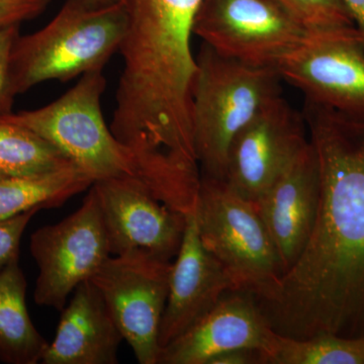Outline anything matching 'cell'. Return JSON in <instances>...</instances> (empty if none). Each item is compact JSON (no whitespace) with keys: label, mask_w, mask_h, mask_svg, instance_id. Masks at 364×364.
Here are the masks:
<instances>
[{"label":"cell","mask_w":364,"mask_h":364,"mask_svg":"<svg viewBox=\"0 0 364 364\" xmlns=\"http://www.w3.org/2000/svg\"><path fill=\"white\" fill-rule=\"evenodd\" d=\"M304 117L320 166L317 221L296 264L255 299L280 336H364V119L306 100Z\"/></svg>","instance_id":"1"},{"label":"cell","mask_w":364,"mask_h":364,"mask_svg":"<svg viewBox=\"0 0 364 364\" xmlns=\"http://www.w3.org/2000/svg\"><path fill=\"white\" fill-rule=\"evenodd\" d=\"M128 25L124 2L91 4L66 0L44 28L14 43L9 67L14 95L45 81L61 82L87 72L104 70L119 51Z\"/></svg>","instance_id":"2"},{"label":"cell","mask_w":364,"mask_h":364,"mask_svg":"<svg viewBox=\"0 0 364 364\" xmlns=\"http://www.w3.org/2000/svg\"><path fill=\"white\" fill-rule=\"evenodd\" d=\"M193 140L200 176L224 181L234 136L282 95L277 69L223 56L203 43L196 57Z\"/></svg>","instance_id":"3"},{"label":"cell","mask_w":364,"mask_h":364,"mask_svg":"<svg viewBox=\"0 0 364 364\" xmlns=\"http://www.w3.org/2000/svg\"><path fill=\"white\" fill-rule=\"evenodd\" d=\"M102 71L83 74L65 95L46 107L0 117L25 127L53 144L95 181L135 178L154 193L150 177L136 153L119 142L105 124L100 107L107 86Z\"/></svg>","instance_id":"4"},{"label":"cell","mask_w":364,"mask_h":364,"mask_svg":"<svg viewBox=\"0 0 364 364\" xmlns=\"http://www.w3.org/2000/svg\"><path fill=\"white\" fill-rule=\"evenodd\" d=\"M195 212L203 246L221 262L236 289L259 298L279 282L284 265L255 203L226 182L200 176Z\"/></svg>","instance_id":"5"},{"label":"cell","mask_w":364,"mask_h":364,"mask_svg":"<svg viewBox=\"0 0 364 364\" xmlns=\"http://www.w3.org/2000/svg\"><path fill=\"white\" fill-rule=\"evenodd\" d=\"M193 33L223 56L274 69L318 35L272 0H202Z\"/></svg>","instance_id":"6"},{"label":"cell","mask_w":364,"mask_h":364,"mask_svg":"<svg viewBox=\"0 0 364 364\" xmlns=\"http://www.w3.org/2000/svg\"><path fill=\"white\" fill-rule=\"evenodd\" d=\"M172 262L143 252L111 255L91 277L140 364H158Z\"/></svg>","instance_id":"7"},{"label":"cell","mask_w":364,"mask_h":364,"mask_svg":"<svg viewBox=\"0 0 364 364\" xmlns=\"http://www.w3.org/2000/svg\"><path fill=\"white\" fill-rule=\"evenodd\" d=\"M88 191L77 210L31 237V254L39 268L33 291L38 306L61 312L74 289L112 255L97 195L91 186Z\"/></svg>","instance_id":"8"},{"label":"cell","mask_w":364,"mask_h":364,"mask_svg":"<svg viewBox=\"0 0 364 364\" xmlns=\"http://www.w3.org/2000/svg\"><path fill=\"white\" fill-rule=\"evenodd\" d=\"M306 121L280 95L261 109L232 140L224 181L256 203L309 144Z\"/></svg>","instance_id":"9"},{"label":"cell","mask_w":364,"mask_h":364,"mask_svg":"<svg viewBox=\"0 0 364 364\" xmlns=\"http://www.w3.org/2000/svg\"><path fill=\"white\" fill-rule=\"evenodd\" d=\"M275 69L309 102L364 119V44L355 28L315 36Z\"/></svg>","instance_id":"10"},{"label":"cell","mask_w":364,"mask_h":364,"mask_svg":"<svg viewBox=\"0 0 364 364\" xmlns=\"http://www.w3.org/2000/svg\"><path fill=\"white\" fill-rule=\"evenodd\" d=\"M112 255L143 251L171 261L181 248L186 215L169 208L144 182L105 178L93 182Z\"/></svg>","instance_id":"11"},{"label":"cell","mask_w":364,"mask_h":364,"mask_svg":"<svg viewBox=\"0 0 364 364\" xmlns=\"http://www.w3.org/2000/svg\"><path fill=\"white\" fill-rule=\"evenodd\" d=\"M277 339L253 294L234 289L188 331L163 347L158 364H208L218 354L238 348L262 351L267 364Z\"/></svg>","instance_id":"12"},{"label":"cell","mask_w":364,"mask_h":364,"mask_svg":"<svg viewBox=\"0 0 364 364\" xmlns=\"http://www.w3.org/2000/svg\"><path fill=\"white\" fill-rule=\"evenodd\" d=\"M234 289L233 280L221 262L203 246L193 208L186 214L181 248L172 263L168 296L159 328L161 349L188 331L227 291Z\"/></svg>","instance_id":"13"},{"label":"cell","mask_w":364,"mask_h":364,"mask_svg":"<svg viewBox=\"0 0 364 364\" xmlns=\"http://www.w3.org/2000/svg\"><path fill=\"white\" fill-rule=\"evenodd\" d=\"M321 200L320 166L309 144L255 203L279 254L284 273L305 250L317 221Z\"/></svg>","instance_id":"14"},{"label":"cell","mask_w":364,"mask_h":364,"mask_svg":"<svg viewBox=\"0 0 364 364\" xmlns=\"http://www.w3.org/2000/svg\"><path fill=\"white\" fill-rule=\"evenodd\" d=\"M43 364H117L124 340L105 299L90 279L81 282L61 311Z\"/></svg>","instance_id":"15"},{"label":"cell","mask_w":364,"mask_h":364,"mask_svg":"<svg viewBox=\"0 0 364 364\" xmlns=\"http://www.w3.org/2000/svg\"><path fill=\"white\" fill-rule=\"evenodd\" d=\"M26 280L18 260L0 272V363L37 364L48 348L26 303Z\"/></svg>","instance_id":"16"},{"label":"cell","mask_w":364,"mask_h":364,"mask_svg":"<svg viewBox=\"0 0 364 364\" xmlns=\"http://www.w3.org/2000/svg\"><path fill=\"white\" fill-rule=\"evenodd\" d=\"M90 176L71 167L37 176H0V222L33 208H59L92 186Z\"/></svg>","instance_id":"17"},{"label":"cell","mask_w":364,"mask_h":364,"mask_svg":"<svg viewBox=\"0 0 364 364\" xmlns=\"http://www.w3.org/2000/svg\"><path fill=\"white\" fill-rule=\"evenodd\" d=\"M71 167L76 166L53 144L0 117V176H44Z\"/></svg>","instance_id":"18"},{"label":"cell","mask_w":364,"mask_h":364,"mask_svg":"<svg viewBox=\"0 0 364 364\" xmlns=\"http://www.w3.org/2000/svg\"><path fill=\"white\" fill-rule=\"evenodd\" d=\"M267 364H364V336L318 334L298 340L277 334Z\"/></svg>","instance_id":"19"},{"label":"cell","mask_w":364,"mask_h":364,"mask_svg":"<svg viewBox=\"0 0 364 364\" xmlns=\"http://www.w3.org/2000/svg\"><path fill=\"white\" fill-rule=\"evenodd\" d=\"M309 31L318 35L355 28L343 0H272Z\"/></svg>","instance_id":"20"},{"label":"cell","mask_w":364,"mask_h":364,"mask_svg":"<svg viewBox=\"0 0 364 364\" xmlns=\"http://www.w3.org/2000/svg\"><path fill=\"white\" fill-rule=\"evenodd\" d=\"M39 210L40 208H33L0 222V272L13 261L18 260L21 237L28 223Z\"/></svg>","instance_id":"21"},{"label":"cell","mask_w":364,"mask_h":364,"mask_svg":"<svg viewBox=\"0 0 364 364\" xmlns=\"http://www.w3.org/2000/svg\"><path fill=\"white\" fill-rule=\"evenodd\" d=\"M20 37V26H9L0 31V117L11 112L14 95L9 77L11 52Z\"/></svg>","instance_id":"22"},{"label":"cell","mask_w":364,"mask_h":364,"mask_svg":"<svg viewBox=\"0 0 364 364\" xmlns=\"http://www.w3.org/2000/svg\"><path fill=\"white\" fill-rule=\"evenodd\" d=\"M50 0H0V31L32 20L45 11Z\"/></svg>","instance_id":"23"},{"label":"cell","mask_w":364,"mask_h":364,"mask_svg":"<svg viewBox=\"0 0 364 364\" xmlns=\"http://www.w3.org/2000/svg\"><path fill=\"white\" fill-rule=\"evenodd\" d=\"M208 364H265V355L258 349L238 348L218 354Z\"/></svg>","instance_id":"24"},{"label":"cell","mask_w":364,"mask_h":364,"mask_svg":"<svg viewBox=\"0 0 364 364\" xmlns=\"http://www.w3.org/2000/svg\"><path fill=\"white\" fill-rule=\"evenodd\" d=\"M343 2L364 44V0H343Z\"/></svg>","instance_id":"25"},{"label":"cell","mask_w":364,"mask_h":364,"mask_svg":"<svg viewBox=\"0 0 364 364\" xmlns=\"http://www.w3.org/2000/svg\"><path fill=\"white\" fill-rule=\"evenodd\" d=\"M91 4H100V6H105V4H119L123 2L124 0H88Z\"/></svg>","instance_id":"26"}]
</instances>
